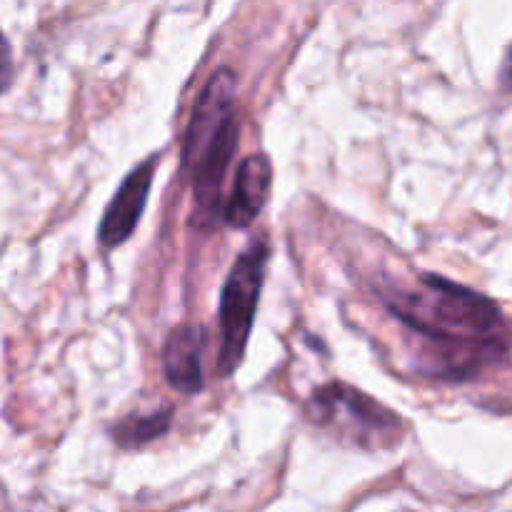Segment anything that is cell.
Here are the masks:
<instances>
[{
    "label": "cell",
    "mask_w": 512,
    "mask_h": 512,
    "mask_svg": "<svg viewBox=\"0 0 512 512\" xmlns=\"http://www.w3.org/2000/svg\"><path fill=\"white\" fill-rule=\"evenodd\" d=\"M390 313L438 348L435 375L468 380L508 358L503 310L488 295L440 275H418L415 285H398L385 295Z\"/></svg>",
    "instance_id": "obj_1"
},
{
    "label": "cell",
    "mask_w": 512,
    "mask_h": 512,
    "mask_svg": "<svg viewBox=\"0 0 512 512\" xmlns=\"http://www.w3.org/2000/svg\"><path fill=\"white\" fill-rule=\"evenodd\" d=\"M308 418L340 443L360 450H393L405 438L400 415L345 383H328L308 400Z\"/></svg>",
    "instance_id": "obj_2"
},
{
    "label": "cell",
    "mask_w": 512,
    "mask_h": 512,
    "mask_svg": "<svg viewBox=\"0 0 512 512\" xmlns=\"http://www.w3.org/2000/svg\"><path fill=\"white\" fill-rule=\"evenodd\" d=\"M270 245L268 240H253L243 255L233 263L225 278L223 295H220V348H218V373L220 378H230L243 363L250 333H253L255 310L260 303L265 270H268Z\"/></svg>",
    "instance_id": "obj_3"
},
{
    "label": "cell",
    "mask_w": 512,
    "mask_h": 512,
    "mask_svg": "<svg viewBox=\"0 0 512 512\" xmlns=\"http://www.w3.org/2000/svg\"><path fill=\"white\" fill-rule=\"evenodd\" d=\"M235 90H238V78L230 68H218L205 88L200 90V98L195 103L193 115H190L188 130L183 138V173L188 175L193 165L203 158L205 150L213 145L220 130L238 118L235 108Z\"/></svg>",
    "instance_id": "obj_4"
},
{
    "label": "cell",
    "mask_w": 512,
    "mask_h": 512,
    "mask_svg": "<svg viewBox=\"0 0 512 512\" xmlns=\"http://www.w3.org/2000/svg\"><path fill=\"white\" fill-rule=\"evenodd\" d=\"M158 160V155H150L143 163L135 165L128 173V178L120 183L118 193L113 195L108 208H105V215L98 228V240L105 250L123 245L138 228L145 205H148Z\"/></svg>",
    "instance_id": "obj_5"
},
{
    "label": "cell",
    "mask_w": 512,
    "mask_h": 512,
    "mask_svg": "<svg viewBox=\"0 0 512 512\" xmlns=\"http://www.w3.org/2000/svg\"><path fill=\"white\" fill-rule=\"evenodd\" d=\"M273 188V165L265 153H253L240 160L235 173L233 193L223 208V218L230 228H250L263 213Z\"/></svg>",
    "instance_id": "obj_6"
},
{
    "label": "cell",
    "mask_w": 512,
    "mask_h": 512,
    "mask_svg": "<svg viewBox=\"0 0 512 512\" xmlns=\"http://www.w3.org/2000/svg\"><path fill=\"white\" fill-rule=\"evenodd\" d=\"M203 350L205 333L195 325H180L163 345V373L173 390L198 395L203 390Z\"/></svg>",
    "instance_id": "obj_7"
},
{
    "label": "cell",
    "mask_w": 512,
    "mask_h": 512,
    "mask_svg": "<svg viewBox=\"0 0 512 512\" xmlns=\"http://www.w3.org/2000/svg\"><path fill=\"white\" fill-rule=\"evenodd\" d=\"M173 423V410H155L150 415H128L125 420H120L118 425H113V440L123 450L143 448V445L153 443V440L163 438L170 430Z\"/></svg>",
    "instance_id": "obj_8"
},
{
    "label": "cell",
    "mask_w": 512,
    "mask_h": 512,
    "mask_svg": "<svg viewBox=\"0 0 512 512\" xmlns=\"http://www.w3.org/2000/svg\"><path fill=\"white\" fill-rule=\"evenodd\" d=\"M13 80H15L13 48H10V40L5 38V33L0 30V95L8 93Z\"/></svg>",
    "instance_id": "obj_9"
},
{
    "label": "cell",
    "mask_w": 512,
    "mask_h": 512,
    "mask_svg": "<svg viewBox=\"0 0 512 512\" xmlns=\"http://www.w3.org/2000/svg\"><path fill=\"white\" fill-rule=\"evenodd\" d=\"M500 85H503L505 93L512 95V45L508 48V53H505L503 68H500Z\"/></svg>",
    "instance_id": "obj_10"
}]
</instances>
